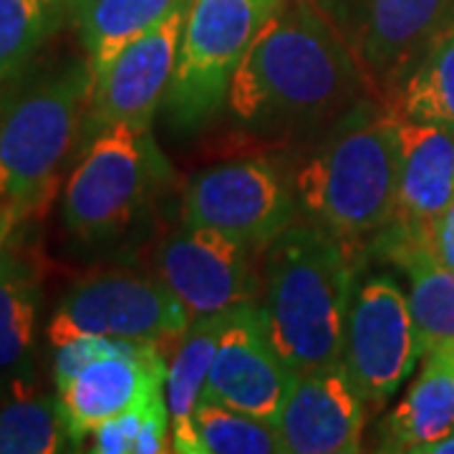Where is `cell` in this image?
Returning a JSON list of instances; mask_svg holds the SVG:
<instances>
[{"instance_id": "6", "label": "cell", "mask_w": 454, "mask_h": 454, "mask_svg": "<svg viewBox=\"0 0 454 454\" xmlns=\"http://www.w3.org/2000/svg\"><path fill=\"white\" fill-rule=\"evenodd\" d=\"M280 3L283 0H190L177 68L164 98L177 129H200L225 106L238 66Z\"/></svg>"}, {"instance_id": "8", "label": "cell", "mask_w": 454, "mask_h": 454, "mask_svg": "<svg viewBox=\"0 0 454 454\" xmlns=\"http://www.w3.org/2000/svg\"><path fill=\"white\" fill-rule=\"evenodd\" d=\"M295 210L293 177L260 157L207 167L182 195V225L210 227L260 253L293 225Z\"/></svg>"}, {"instance_id": "28", "label": "cell", "mask_w": 454, "mask_h": 454, "mask_svg": "<svg viewBox=\"0 0 454 454\" xmlns=\"http://www.w3.org/2000/svg\"><path fill=\"white\" fill-rule=\"evenodd\" d=\"M31 212L23 207L20 202H0V255L5 253V247L13 240L16 227L28 217Z\"/></svg>"}, {"instance_id": "20", "label": "cell", "mask_w": 454, "mask_h": 454, "mask_svg": "<svg viewBox=\"0 0 454 454\" xmlns=\"http://www.w3.org/2000/svg\"><path fill=\"white\" fill-rule=\"evenodd\" d=\"M179 0H74L71 16L91 74L112 64L134 38L154 28Z\"/></svg>"}, {"instance_id": "16", "label": "cell", "mask_w": 454, "mask_h": 454, "mask_svg": "<svg viewBox=\"0 0 454 454\" xmlns=\"http://www.w3.org/2000/svg\"><path fill=\"white\" fill-rule=\"evenodd\" d=\"M454 20V0H364L356 56L376 83L399 86L424 49Z\"/></svg>"}, {"instance_id": "3", "label": "cell", "mask_w": 454, "mask_h": 454, "mask_svg": "<svg viewBox=\"0 0 454 454\" xmlns=\"http://www.w3.org/2000/svg\"><path fill=\"white\" fill-rule=\"evenodd\" d=\"M298 207L346 240L379 235L396 212L399 116L356 109L293 175Z\"/></svg>"}, {"instance_id": "5", "label": "cell", "mask_w": 454, "mask_h": 454, "mask_svg": "<svg viewBox=\"0 0 454 454\" xmlns=\"http://www.w3.org/2000/svg\"><path fill=\"white\" fill-rule=\"evenodd\" d=\"M172 175L152 127H106L86 145L66 182V227L83 243L119 238L167 190Z\"/></svg>"}, {"instance_id": "19", "label": "cell", "mask_w": 454, "mask_h": 454, "mask_svg": "<svg viewBox=\"0 0 454 454\" xmlns=\"http://www.w3.org/2000/svg\"><path fill=\"white\" fill-rule=\"evenodd\" d=\"M225 313L192 318L167 364L164 396L172 419V452L192 454V414L210 376Z\"/></svg>"}, {"instance_id": "30", "label": "cell", "mask_w": 454, "mask_h": 454, "mask_svg": "<svg viewBox=\"0 0 454 454\" xmlns=\"http://www.w3.org/2000/svg\"><path fill=\"white\" fill-rule=\"evenodd\" d=\"M8 98H11V91L5 89V82H0V116H3V109H5Z\"/></svg>"}, {"instance_id": "26", "label": "cell", "mask_w": 454, "mask_h": 454, "mask_svg": "<svg viewBox=\"0 0 454 454\" xmlns=\"http://www.w3.org/2000/svg\"><path fill=\"white\" fill-rule=\"evenodd\" d=\"M97 454H160L172 452V419L164 391L131 406L91 432Z\"/></svg>"}, {"instance_id": "2", "label": "cell", "mask_w": 454, "mask_h": 454, "mask_svg": "<svg viewBox=\"0 0 454 454\" xmlns=\"http://www.w3.org/2000/svg\"><path fill=\"white\" fill-rule=\"evenodd\" d=\"M356 262L346 238L306 223L265 247L262 321L295 373L340 364Z\"/></svg>"}, {"instance_id": "13", "label": "cell", "mask_w": 454, "mask_h": 454, "mask_svg": "<svg viewBox=\"0 0 454 454\" xmlns=\"http://www.w3.org/2000/svg\"><path fill=\"white\" fill-rule=\"evenodd\" d=\"M454 202V129L399 119V190L376 247L391 262L411 255Z\"/></svg>"}, {"instance_id": "10", "label": "cell", "mask_w": 454, "mask_h": 454, "mask_svg": "<svg viewBox=\"0 0 454 454\" xmlns=\"http://www.w3.org/2000/svg\"><path fill=\"white\" fill-rule=\"evenodd\" d=\"M258 253L210 227L182 225L160 243L154 268L190 316L200 318L258 303L262 295Z\"/></svg>"}, {"instance_id": "11", "label": "cell", "mask_w": 454, "mask_h": 454, "mask_svg": "<svg viewBox=\"0 0 454 454\" xmlns=\"http://www.w3.org/2000/svg\"><path fill=\"white\" fill-rule=\"evenodd\" d=\"M190 0H179L167 16L134 38L97 79L83 119V142L114 124L152 127L154 114L167 98L177 68Z\"/></svg>"}, {"instance_id": "23", "label": "cell", "mask_w": 454, "mask_h": 454, "mask_svg": "<svg viewBox=\"0 0 454 454\" xmlns=\"http://www.w3.org/2000/svg\"><path fill=\"white\" fill-rule=\"evenodd\" d=\"M286 452L273 424L232 406L200 399L192 414V454H276Z\"/></svg>"}, {"instance_id": "7", "label": "cell", "mask_w": 454, "mask_h": 454, "mask_svg": "<svg viewBox=\"0 0 454 454\" xmlns=\"http://www.w3.org/2000/svg\"><path fill=\"white\" fill-rule=\"evenodd\" d=\"M192 316L179 303L160 276H139L127 270L82 278L66 293L51 318V346L79 336L146 340L169 346L182 339Z\"/></svg>"}, {"instance_id": "21", "label": "cell", "mask_w": 454, "mask_h": 454, "mask_svg": "<svg viewBox=\"0 0 454 454\" xmlns=\"http://www.w3.org/2000/svg\"><path fill=\"white\" fill-rule=\"evenodd\" d=\"M391 109L399 119L454 129V20L406 71Z\"/></svg>"}, {"instance_id": "22", "label": "cell", "mask_w": 454, "mask_h": 454, "mask_svg": "<svg viewBox=\"0 0 454 454\" xmlns=\"http://www.w3.org/2000/svg\"><path fill=\"white\" fill-rule=\"evenodd\" d=\"M76 450L59 396L26 391L0 404V454H56Z\"/></svg>"}, {"instance_id": "31", "label": "cell", "mask_w": 454, "mask_h": 454, "mask_svg": "<svg viewBox=\"0 0 454 454\" xmlns=\"http://www.w3.org/2000/svg\"><path fill=\"white\" fill-rule=\"evenodd\" d=\"M66 5H68V8H71V3H74V0H64Z\"/></svg>"}, {"instance_id": "27", "label": "cell", "mask_w": 454, "mask_h": 454, "mask_svg": "<svg viewBox=\"0 0 454 454\" xmlns=\"http://www.w3.org/2000/svg\"><path fill=\"white\" fill-rule=\"evenodd\" d=\"M411 255H424V258H429L432 262L442 265V268L454 270V202L439 215L437 223L429 227L422 245ZM411 255H404V258H411Z\"/></svg>"}, {"instance_id": "17", "label": "cell", "mask_w": 454, "mask_h": 454, "mask_svg": "<svg viewBox=\"0 0 454 454\" xmlns=\"http://www.w3.org/2000/svg\"><path fill=\"white\" fill-rule=\"evenodd\" d=\"M419 376L379 427V450L422 454L454 429V343L424 354Z\"/></svg>"}, {"instance_id": "14", "label": "cell", "mask_w": 454, "mask_h": 454, "mask_svg": "<svg viewBox=\"0 0 454 454\" xmlns=\"http://www.w3.org/2000/svg\"><path fill=\"white\" fill-rule=\"evenodd\" d=\"M167 364L157 343L116 339L112 351L89 361L68 384L56 389L74 447L116 414L164 391Z\"/></svg>"}, {"instance_id": "12", "label": "cell", "mask_w": 454, "mask_h": 454, "mask_svg": "<svg viewBox=\"0 0 454 454\" xmlns=\"http://www.w3.org/2000/svg\"><path fill=\"white\" fill-rule=\"evenodd\" d=\"M298 373L278 354L258 303L225 313L202 399L227 404L276 427Z\"/></svg>"}, {"instance_id": "29", "label": "cell", "mask_w": 454, "mask_h": 454, "mask_svg": "<svg viewBox=\"0 0 454 454\" xmlns=\"http://www.w3.org/2000/svg\"><path fill=\"white\" fill-rule=\"evenodd\" d=\"M422 454H454V429L447 434V437H442L434 444H427L422 450Z\"/></svg>"}, {"instance_id": "9", "label": "cell", "mask_w": 454, "mask_h": 454, "mask_svg": "<svg viewBox=\"0 0 454 454\" xmlns=\"http://www.w3.org/2000/svg\"><path fill=\"white\" fill-rule=\"evenodd\" d=\"M422 358L411 306L394 278H358L340 364L364 402L381 404L402 389Z\"/></svg>"}, {"instance_id": "25", "label": "cell", "mask_w": 454, "mask_h": 454, "mask_svg": "<svg viewBox=\"0 0 454 454\" xmlns=\"http://www.w3.org/2000/svg\"><path fill=\"white\" fill-rule=\"evenodd\" d=\"M64 0H0V82H11L59 28Z\"/></svg>"}, {"instance_id": "15", "label": "cell", "mask_w": 454, "mask_h": 454, "mask_svg": "<svg viewBox=\"0 0 454 454\" xmlns=\"http://www.w3.org/2000/svg\"><path fill=\"white\" fill-rule=\"evenodd\" d=\"M276 429L288 454L361 452L364 399L343 364L298 373Z\"/></svg>"}, {"instance_id": "18", "label": "cell", "mask_w": 454, "mask_h": 454, "mask_svg": "<svg viewBox=\"0 0 454 454\" xmlns=\"http://www.w3.org/2000/svg\"><path fill=\"white\" fill-rule=\"evenodd\" d=\"M41 280L11 245L0 255V396L33 389V351L38 339Z\"/></svg>"}, {"instance_id": "24", "label": "cell", "mask_w": 454, "mask_h": 454, "mask_svg": "<svg viewBox=\"0 0 454 454\" xmlns=\"http://www.w3.org/2000/svg\"><path fill=\"white\" fill-rule=\"evenodd\" d=\"M409 276V306L424 354L454 343V270L442 268L424 255L396 262Z\"/></svg>"}, {"instance_id": "4", "label": "cell", "mask_w": 454, "mask_h": 454, "mask_svg": "<svg viewBox=\"0 0 454 454\" xmlns=\"http://www.w3.org/2000/svg\"><path fill=\"white\" fill-rule=\"evenodd\" d=\"M91 91V66L76 61L11 94L0 116V202L28 212L49 205L59 169L82 139Z\"/></svg>"}, {"instance_id": "1", "label": "cell", "mask_w": 454, "mask_h": 454, "mask_svg": "<svg viewBox=\"0 0 454 454\" xmlns=\"http://www.w3.org/2000/svg\"><path fill=\"white\" fill-rule=\"evenodd\" d=\"M366 71L313 0H283L238 66L227 109L245 124L313 121L343 109Z\"/></svg>"}]
</instances>
